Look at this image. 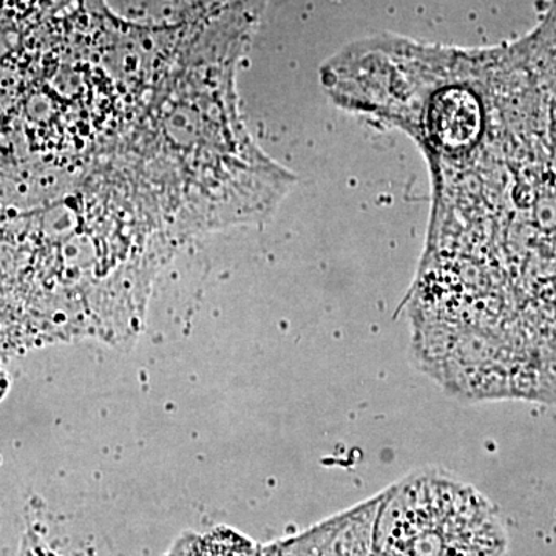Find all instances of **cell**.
Returning a JSON list of instances; mask_svg holds the SVG:
<instances>
[{
    "instance_id": "1",
    "label": "cell",
    "mask_w": 556,
    "mask_h": 556,
    "mask_svg": "<svg viewBox=\"0 0 556 556\" xmlns=\"http://www.w3.org/2000/svg\"><path fill=\"white\" fill-rule=\"evenodd\" d=\"M506 543L481 493L433 475L397 486L372 527V556H501Z\"/></svg>"
}]
</instances>
